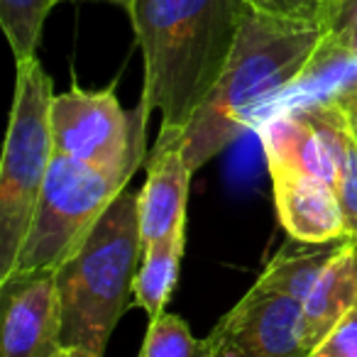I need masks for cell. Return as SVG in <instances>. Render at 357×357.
<instances>
[{
	"label": "cell",
	"mask_w": 357,
	"mask_h": 357,
	"mask_svg": "<svg viewBox=\"0 0 357 357\" xmlns=\"http://www.w3.org/2000/svg\"><path fill=\"white\" fill-rule=\"evenodd\" d=\"M248 0H132L128 8L144 59L139 110H159L157 137H176L213 93L238 42Z\"/></svg>",
	"instance_id": "obj_1"
},
{
	"label": "cell",
	"mask_w": 357,
	"mask_h": 357,
	"mask_svg": "<svg viewBox=\"0 0 357 357\" xmlns=\"http://www.w3.org/2000/svg\"><path fill=\"white\" fill-rule=\"evenodd\" d=\"M323 45L318 20L284 17L248 6L238 42L213 93L181 132V149L191 172L223 152L259 105L306 79Z\"/></svg>",
	"instance_id": "obj_2"
},
{
	"label": "cell",
	"mask_w": 357,
	"mask_h": 357,
	"mask_svg": "<svg viewBox=\"0 0 357 357\" xmlns=\"http://www.w3.org/2000/svg\"><path fill=\"white\" fill-rule=\"evenodd\" d=\"M142 257L137 194L125 189L56 269L64 350L105 355V345L132 296Z\"/></svg>",
	"instance_id": "obj_3"
},
{
	"label": "cell",
	"mask_w": 357,
	"mask_h": 357,
	"mask_svg": "<svg viewBox=\"0 0 357 357\" xmlns=\"http://www.w3.org/2000/svg\"><path fill=\"white\" fill-rule=\"evenodd\" d=\"M52 79L40 59L20 61L0 159V279L20 255L52 167Z\"/></svg>",
	"instance_id": "obj_4"
},
{
	"label": "cell",
	"mask_w": 357,
	"mask_h": 357,
	"mask_svg": "<svg viewBox=\"0 0 357 357\" xmlns=\"http://www.w3.org/2000/svg\"><path fill=\"white\" fill-rule=\"evenodd\" d=\"M125 189V181L54 152L27 238L8 277L59 269Z\"/></svg>",
	"instance_id": "obj_5"
},
{
	"label": "cell",
	"mask_w": 357,
	"mask_h": 357,
	"mask_svg": "<svg viewBox=\"0 0 357 357\" xmlns=\"http://www.w3.org/2000/svg\"><path fill=\"white\" fill-rule=\"evenodd\" d=\"M147 118L139 110H125L115 84L100 91L71 86L52 100V137L54 152L98 169L130 184L144 162Z\"/></svg>",
	"instance_id": "obj_6"
},
{
	"label": "cell",
	"mask_w": 357,
	"mask_h": 357,
	"mask_svg": "<svg viewBox=\"0 0 357 357\" xmlns=\"http://www.w3.org/2000/svg\"><path fill=\"white\" fill-rule=\"evenodd\" d=\"M303 308L262 279L201 340V357H311Z\"/></svg>",
	"instance_id": "obj_7"
},
{
	"label": "cell",
	"mask_w": 357,
	"mask_h": 357,
	"mask_svg": "<svg viewBox=\"0 0 357 357\" xmlns=\"http://www.w3.org/2000/svg\"><path fill=\"white\" fill-rule=\"evenodd\" d=\"M61 350L56 269L0 279V357H56Z\"/></svg>",
	"instance_id": "obj_8"
},
{
	"label": "cell",
	"mask_w": 357,
	"mask_h": 357,
	"mask_svg": "<svg viewBox=\"0 0 357 357\" xmlns=\"http://www.w3.org/2000/svg\"><path fill=\"white\" fill-rule=\"evenodd\" d=\"M279 223L296 243L345 240V220L335 186L282 162H267Z\"/></svg>",
	"instance_id": "obj_9"
},
{
	"label": "cell",
	"mask_w": 357,
	"mask_h": 357,
	"mask_svg": "<svg viewBox=\"0 0 357 357\" xmlns=\"http://www.w3.org/2000/svg\"><path fill=\"white\" fill-rule=\"evenodd\" d=\"M147 178L137 194L139 228L144 245L167 238L176 228H186V201L194 172L181 149V135L157 137L147 162Z\"/></svg>",
	"instance_id": "obj_10"
},
{
	"label": "cell",
	"mask_w": 357,
	"mask_h": 357,
	"mask_svg": "<svg viewBox=\"0 0 357 357\" xmlns=\"http://www.w3.org/2000/svg\"><path fill=\"white\" fill-rule=\"evenodd\" d=\"M267 162H282L294 169L337 184V164L333 157L331 135L313 105L298 110H287L259 128Z\"/></svg>",
	"instance_id": "obj_11"
},
{
	"label": "cell",
	"mask_w": 357,
	"mask_h": 357,
	"mask_svg": "<svg viewBox=\"0 0 357 357\" xmlns=\"http://www.w3.org/2000/svg\"><path fill=\"white\" fill-rule=\"evenodd\" d=\"M357 306V245L347 243L301 303L306 335L316 347Z\"/></svg>",
	"instance_id": "obj_12"
},
{
	"label": "cell",
	"mask_w": 357,
	"mask_h": 357,
	"mask_svg": "<svg viewBox=\"0 0 357 357\" xmlns=\"http://www.w3.org/2000/svg\"><path fill=\"white\" fill-rule=\"evenodd\" d=\"M347 240H335V243H323V245H306L296 243L289 238V243L274 255L267 262L262 272V282L274 287L277 291L291 296L294 301L303 303L311 289L318 284L331 262L337 257Z\"/></svg>",
	"instance_id": "obj_13"
},
{
	"label": "cell",
	"mask_w": 357,
	"mask_h": 357,
	"mask_svg": "<svg viewBox=\"0 0 357 357\" xmlns=\"http://www.w3.org/2000/svg\"><path fill=\"white\" fill-rule=\"evenodd\" d=\"M186 245V228H176L167 238L157 243L144 245V257L139 264V272L135 277L132 296L139 308L152 318L164 313V306L172 298L174 289L178 282V269H181V257H184Z\"/></svg>",
	"instance_id": "obj_14"
},
{
	"label": "cell",
	"mask_w": 357,
	"mask_h": 357,
	"mask_svg": "<svg viewBox=\"0 0 357 357\" xmlns=\"http://www.w3.org/2000/svg\"><path fill=\"white\" fill-rule=\"evenodd\" d=\"M311 105L331 135L333 157L337 164L335 194L342 208V220H345V240L357 245V137L347 125L342 110L331 98L316 100Z\"/></svg>",
	"instance_id": "obj_15"
},
{
	"label": "cell",
	"mask_w": 357,
	"mask_h": 357,
	"mask_svg": "<svg viewBox=\"0 0 357 357\" xmlns=\"http://www.w3.org/2000/svg\"><path fill=\"white\" fill-rule=\"evenodd\" d=\"M56 3L61 0H0V25L10 42L15 64L37 56L42 27Z\"/></svg>",
	"instance_id": "obj_16"
},
{
	"label": "cell",
	"mask_w": 357,
	"mask_h": 357,
	"mask_svg": "<svg viewBox=\"0 0 357 357\" xmlns=\"http://www.w3.org/2000/svg\"><path fill=\"white\" fill-rule=\"evenodd\" d=\"M137 357H201V340H196L184 318L164 311L149 321Z\"/></svg>",
	"instance_id": "obj_17"
},
{
	"label": "cell",
	"mask_w": 357,
	"mask_h": 357,
	"mask_svg": "<svg viewBox=\"0 0 357 357\" xmlns=\"http://www.w3.org/2000/svg\"><path fill=\"white\" fill-rule=\"evenodd\" d=\"M316 20L323 27L321 50L357 59V0H326Z\"/></svg>",
	"instance_id": "obj_18"
},
{
	"label": "cell",
	"mask_w": 357,
	"mask_h": 357,
	"mask_svg": "<svg viewBox=\"0 0 357 357\" xmlns=\"http://www.w3.org/2000/svg\"><path fill=\"white\" fill-rule=\"evenodd\" d=\"M311 357H357V306L313 347Z\"/></svg>",
	"instance_id": "obj_19"
},
{
	"label": "cell",
	"mask_w": 357,
	"mask_h": 357,
	"mask_svg": "<svg viewBox=\"0 0 357 357\" xmlns=\"http://www.w3.org/2000/svg\"><path fill=\"white\" fill-rule=\"evenodd\" d=\"M248 3L264 13H272V15L316 20L318 10H321V6L326 0H248Z\"/></svg>",
	"instance_id": "obj_20"
},
{
	"label": "cell",
	"mask_w": 357,
	"mask_h": 357,
	"mask_svg": "<svg viewBox=\"0 0 357 357\" xmlns=\"http://www.w3.org/2000/svg\"><path fill=\"white\" fill-rule=\"evenodd\" d=\"M328 98L342 110L347 125H350L352 132H355V137H357V74L352 76L350 81H345V84H342L333 96H328Z\"/></svg>",
	"instance_id": "obj_21"
},
{
	"label": "cell",
	"mask_w": 357,
	"mask_h": 357,
	"mask_svg": "<svg viewBox=\"0 0 357 357\" xmlns=\"http://www.w3.org/2000/svg\"><path fill=\"white\" fill-rule=\"evenodd\" d=\"M56 357H93V355H86V352H79V350H61Z\"/></svg>",
	"instance_id": "obj_22"
},
{
	"label": "cell",
	"mask_w": 357,
	"mask_h": 357,
	"mask_svg": "<svg viewBox=\"0 0 357 357\" xmlns=\"http://www.w3.org/2000/svg\"><path fill=\"white\" fill-rule=\"evenodd\" d=\"M96 3H115V6H120V8H125V10H128L132 0H96Z\"/></svg>",
	"instance_id": "obj_23"
}]
</instances>
